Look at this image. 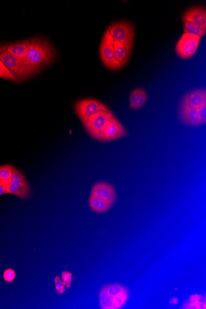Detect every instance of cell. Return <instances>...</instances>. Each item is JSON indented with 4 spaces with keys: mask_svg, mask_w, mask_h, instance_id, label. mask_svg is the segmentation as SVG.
Wrapping results in <instances>:
<instances>
[{
    "mask_svg": "<svg viewBox=\"0 0 206 309\" xmlns=\"http://www.w3.org/2000/svg\"><path fill=\"white\" fill-rule=\"evenodd\" d=\"M55 57V48L46 38H30L29 48L24 58L28 64L41 71L45 67L51 65Z\"/></svg>",
    "mask_w": 206,
    "mask_h": 309,
    "instance_id": "cell-1",
    "label": "cell"
},
{
    "mask_svg": "<svg viewBox=\"0 0 206 309\" xmlns=\"http://www.w3.org/2000/svg\"><path fill=\"white\" fill-rule=\"evenodd\" d=\"M115 42L133 47L135 39V29L132 23L122 21L110 25L107 29Z\"/></svg>",
    "mask_w": 206,
    "mask_h": 309,
    "instance_id": "cell-4",
    "label": "cell"
},
{
    "mask_svg": "<svg viewBox=\"0 0 206 309\" xmlns=\"http://www.w3.org/2000/svg\"><path fill=\"white\" fill-rule=\"evenodd\" d=\"M114 115L111 110H102L90 116L83 123L84 127L93 138L98 141H104L102 133L103 128L107 121Z\"/></svg>",
    "mask_w": 206,
    "mask_h": 309,
    "instance_id": "cell-3",
    "label": "cell"
},
{
    "mask_svg": "<svg viewBox=\"0 0 206 309\" xmlns=\"http://www.w3.org/2000/svg\"><path fill=\"white\" fill-rule=\"evenodd\" d=\"M198 110L201 121H202L203 125H205L206 122V104L198 108Z\"/></svg>",
    "mask_w": 206,
    "mask_h": 309,
    "instance_id": "cell-28",
    "label": "cell"
},
{
    "mask_svg": "<svg viewBox=\"0 0 206 309\" xmlns=\"http://www.w3.org/2000/svg\"><path fill=\"white\" fill-rule=\"evenodd\" d=\"M25 180H26V178H25L24 175L23 174L22 172L19 171V170H18L14 167L13 170H12V176L10 184H19V183L24 182Z\"/></svg>",
    "mask_w": 206,
    "mask_h": 309,
    "instance_id": "cell-23",
    "label": "cell"
},
{
    "mask_svg": "<svg viewBox=\"0 0 206 309\" xmlns=\"http://www.w3.org/2000/svg\"><path fill=\"white\" fill-rule=\"evenodd\" d=\"M184 33H190V34L199 36L203 37L206 34V31L200 29L197 25L193 24L190 21H184Z\"/></svg>",
    "mask_w": 206,
    "mask_h": 309,
    "instance_id": "cell-22",
    "label": "cell"
},
{
    "mask_svg": "<svg viewBox=\"0 0 206 309\" xmlns=\"http://www.w3.org/2000/svg\"><path fill=\"white\" fill-rule=\"evenodd\" d=\"M13 167L11 164L0 166V181L2 182V185L7 186L10 184Z\"/></svg>",
    "mask_w": 206,
    "mask_h": 309,
    "instance_id": "cell-20",
    "label": "cell"
},
{
    "mask_svg": "<svg viewBox=\"0 0 206 309\" xmlns=\"http://www.w3.org/2000/svg\"><path fill=\"white\" fill-rule=\"evenodd\" d=\"M202 38L199 36L184 33L176 44L177 55L184 59L191 58L197 52Z\"/></svg>",
    "mask_w": 206,
    "mask_h": 309,
    "instance_id": "cell-7",
    "label": "cell"
},
{
    "mask_svg": "<svg viewBox=\"0 0 206 309\" xmlns=\"http://www.w3.org/2000/svg\"><path fill=\"white\" fill-rule=\"evenodd\" d=\"M190 106L198 109L206 104V92L205 90H197L189 93L185 96Z\"/></svg>",
    "mask_w": 206,
    "mask_h": 309,
    "instance_id": "cell-15",
    "label": "cell"
},
{
    "mask_svg": "<svg viewBox=\"0 0 206 309\" xmlns=\"http://www.w3.org/2000/svg\"><path fill=\"white\" fill-rule=\"evenodd\" d=\"M200 296L198 295H195L191 296L190 298V300H191L192 302H196V301H198L200 300Z\"/></svg>",
    "mask_w": 206,
    "mask_h": 309,
    "instance_id": "cell-31",
    "label": "cell"
},
{
    "mask_svg": "<svg viewBox=\"0 0 206 309\" xmlns=\"http://www.w3.org/2000/svg\"><path fill=\"white\" fill-rule=\"evenodd\" d=\"M6 194H7L6 186V185H2L1 186H0V197Z\"/></svg>",
    "mask_w": 206,
    "mask_h": 309,
    "instance_id": "cell-30",
    "label": "cell"
},
{
    "mask_svg": "<svg viewBox=\"0 0 206 309\" xmlns=\"http://www.w3.org/2000/svg\"><path fill=\"white\" fill-rule=\"evenodd\" d=\"M179 114L180 119L188 125L195 127L203 125L198 114V109L190 106L185 97L180 102Z\"/></svg>",
    "mask_w": 206,
    "mask_h": 309,
    "instance_id": "cell-9",
    "label": "cell"
},
{
    "mask_svg": "<svg viewBox=\"0 0 206 309\" xmlns=\"http://www.w3.org/2000/svg\"><path fill=\"white\" fill-rule=\"evenodd\" d=\"M105 287H106V292L108 295L113 299L117 298L118 296L128 292L125 287L118 284L108 285Z\"/></svg>",
    "mask_w": 206,
    "mask_h": 309,
    "instance_id": "cell-21",
    "label": "cell"
},
{
    "mask_svg": "<svg viewBox=\"0 0 206 309\" xmlns=\"http://www.w3.org/2000/svg\"><path fill=\"white\" fill-rule=\"evenodd\" d=\"M201 305L202 304L198 303V301H196V302H192L189 306H186L184 309H201Z\"/></svg>",
    "mask_w": 206,
    "mask_h": 309,
    "instance_id": "cell-29",
    "label": "cell"
},
{
    "mask_svg": "<svg viewBox=\"0 0 206 309\" xmlns=\"http://www.w3.org/2000/svg\"><path fill=\"white\" fill-rule=\"evenodd\" d=\"M89 203L90 208L96 213L104 212L109 210L113 205L93 195H90Z\"/></svg>",
    "mask_w": 206,
    "mask_h": 309,
    "instance_id": "cell-17",
    "label": "cell"
},
{
    "mask_svg": "<svg viewBox=\"0 0 206 309\" xmlns=\"http://www.w3.org/2000/svg\"><path fill=\"white\" fill-rule=\"evenodd\" d=\"M0 59L10 71L24 80L31 78L40 72L28 64L25 59L15 57L6 50L0 53Z\"/></svg>",
    "mask_w": 206,
    "mask_h": 309,
    "instance_id": "cell-2",
    "label": "cell"
},
{
    "mask_svg": "<svg viewBox=\"0 0 206 309\" xmlns=\"http://www.w3.org/2000/svg\"><path fill=\"white\" fill-rule=\"evenodd\" d=\"M55 288L56 292L58 295L63 294L65 292L66 286L63 281L58 276H56L55 279Z\"/></svg>",
    "mask_w": 206,
    "mask_h": 309,
    "instance_id": "cell-25",
    "label": "cell"
},
{
    "mask_svg": "<svg viewBox=\"0 0 206 309\" xmlns=\"http://www.w3.org/2000/svg\"><path fill=\"white\" fill-rule=\"evenodd\" d=\"M128 296V293L127 292L122 295L118 296L117 298H114L115 309L122 307L123 304L127 301Z\"/></svg>",
    "mask_w": 206,
    "mask_h": 309,
    "instance_id": "cell-26",
    "label": "cell"
},
{
    "mask_svg": "<svg viewBox=\"0 0 206 309\" xmlns=\"http://www.w3.org/2000/svg\"><path fill=\"white\" fill-rule=\"evenodd\" d=\"M6 188L7 194L16 196L22 200L27 199L30 195V190L27 180L19 184H9Z\"/></svg>",
    "mask_w": 206,
    "mask_h": 309,
    "instance_id": "cell-14",
    "label": "cell"
},
{
    "mask_svg": "<svg viewBox=\"0 0 206 309\" xmlns=\"http://www.w3.org/2000/svg\"><path fill=\"white\" fill-rule=\"evenodd\" d=\"M178 302H179V300H178L177 298L172 299L171 301H170V303H171V304H174V305H176V304H177Z\"/></svg>",
    "mask_w": 206,
    "mask_h": 309,
    "instance_id": "cell-33",
    "label": "cell"
},
{
    "mask_svg": "<svg viewBox=\"0 0 206 309\" xmlns=\"http://www.w3.org/2000/svg\"><path fill=\"white\" fill-rule=\"evenodd\" d=\"M102 133L104 141L117 140L128 134L127 129L115 115L110 118L105 123Z\"/></svg>",
    "mask_w": 206,
    "mask_h": 309,
    "instance_id": "cell-8",
    "label": "cell"
},
{
    "mask_svg": "<svg viewBox=\"0 0 206 309\" xmlns=\"http://www.w3.org/2000/svg\"><path fill=\"white\" fill-rule=\"evenodd\" d=\"M15 276L16 275L14 270L11 269H7L4 272L3 279L7 283L12 282L15 279Z\"/></svg>",
    "mask_w": 206,
    "mask_h": 309,
    "instance_id": "cell-27",
    "label": "cell"
},
{
    "mask_svg": "<svg viewBox=\"0 0 206 309\" xmlns=\"http://www.w3.org/2000/svg\"><path fill=\"white\" fill-rule=\"evenodd\" d=\"M30 44V39L11 43L7 46L6 51L11 55L20 59H24Z\"/></svg>",
    "mask_w": 206,
    "mask_h": 309,
    "instance_id": "cell-13",
    "label": "cell"
},
{
    "mask_svg": "<svg viewBox=\"0 0 206 309\" xmlns=\"http://www.w3.org/2000/svg\"><path fill=\"white\" fill-rule=\"evenodd\" d=\"M102 110L109 111L110 110L103 103L95 99L79 100L75 104V111L83 123L92 115Z\"/></svg>",
    "mask_w": 206,
    "mask_h": 309,
    "instance_id": "cell-6",
    "label": "cell"
},
{
    "mask_svg": "<svg viewBox=\"0 0 206 309\" xmlns=\"http://www.w3.org/2000/svg\"><path fill=\"white\" fill-rule=\"evenodd\" d=\"M114 42L111 36L107 30L103 35L100 48V55L103 63L110 70H119V64L115 59Z\"/></svg>",
    "mask_w": 206,
    "mask_h": 309,
    "instance_id": "cell-5",
    "label": "cell"
},
{
    "mask_svg": "<svg viewBox=\"0 0 206 309\" xmlns=\"http://www.w3.org/2000/svg\"><path fill=\"white\" fill-rule=\"evenodd\" d=\"M148 100V95L145 90L138 88L133 90L130 95V107L138 109L145 105Z\"/></svg>",
    "mask_w": 206,
    "mask_h": 309,
    "instance_id": "cell-16",
    "label": "cell"
},
{
    "mask_svg": "<svg viewBox=\"0 0 206 309\" xmlns=\"http://www.w3.org/2000/svg\"><path fill=\"white\" fill-rule=\"evenodd\" d=\"M100 302L103 309H115L114 299L108 295L106 287L103 288L100 293Z\"/></svg>",
    "mask_w": 206,
    "mask_h": 309,
    "instance_id": "cell-19",
    "label": "cell"
},
{
    "mask_svg": "<svg viewBox=\"0 0 206 309\" xmlns=\"http://www.w3.org/2000/svg\"><path fill=\"white\" fill-rule=\"evenodd\" d=\"M183 22L190 21L200 29L206 31V10L205 7H195L188 10L182 16Z\"/></svg>",
    "mask_w": 206,
    "mask_h": 309,
    "instance_id": "cell-10",
    "label": "cell"
},
{
    "mask_svg": "<svg viewBox=\"0 0 206 309\" xmlns=\"http://www.w3.org/2000/svg\"><path fill=\"white\" fill-rule=\"evenodd\" d=\"M1 185H2V182L0 181V186H1Z\"/></svg>",
    "mask_w": 206,
    "mask_h": 309,
    "instance_id": "cell-34",
    "label": "cell"
},
{
    "mask_svg": "<svg viewBox=\"0 0 206 309\" xmlns=\"http://www.w3.org/2000/svg\"><path fill=\"white\" fill-rule=\"evenodd\" d=\"M0 78L8 80V81L16 82V83H20V82L24 81L21 77L18 76L13 72L10 71L2 63L1 59H0Z\"/></svg>",
    "mask_w": 206,
    "mask_h": 309,
    "instance_id": "cell-18",
    "label": "cell"
},
{
    "mask_svg": "<svg viewBox=\"0 0 206 309\" xmlns=\"http://www.w3.org/2000/svg\"><path fill=\"white\" fill-rule=\"evenodd\" d=\"M7 45H8V44H0V53L6 50Z\"/></svg>",
    "mask_w": 206,
    "mask_h": 309,
    "instance_id": "cell-32",
    "label": "cell"
},
{
    "mask_svg": "<svg viewBox=\"0 0 206 309\" xmlns=\"http://www.w3.org/2000/svg\"><path fill=\"white\" fill-rule=\"evenodd\" d=\"M132 47L122 43L114 42L115 57L120 68L125 65L130 58Z\"/></svg>",
    "mask_w": 206,
    "mask_h": 309,
    "instance_id": "cell-12",
    "label": "cell"
},
{
    "mask_svg": "<svg viewBox=\"0 0 206 309\" xmlns=\"http://www.w3.org/2000/svg\"><path fill=\"white\" fill-rule=\"evenodd\" d=\"M91 195L114 204L116 200V193L111 185L105 182H99L93 187Z\"/></svg>",
    "mask_w": 206,
    "mask_h": 309,
    "instance_id": "cell-11",
    "label": "cell"
},
{
    "mask_svg": "<svg viewBox=\"0 0 206 309\" xmlns=\"http://www.w3.org/2000/svg\"><path fill=\"white\" fill-rule=\"evenodd\" d=\"M61 279L67 288H71L72 280H73V274L71 272L68 271L63 272L61 274Z\"/></svg>",
    "mask_w": 206,
    "mask_h": 309,
    "instance_id": "cell-24",
    "label": "cell"
}]
</instances>
